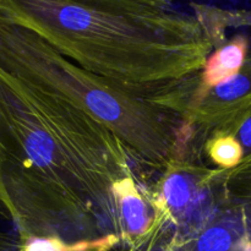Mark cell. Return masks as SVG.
Instances as JSON below:
<instances>
[{"mask_svg": "<svg viewBox=\"0 0 251 251\" xmlns=\"http://www.w3.org/2000/svg\"><path fill=\"white\" fill-rule=\"evenodd\" d=\"M112 136L85 112L0 65V186L20 237H46L53 189L114 215L112 188L125 171Z\"/></svg>", "mask_w": 251, "mask_h": 251, "instance_id": "obj_1", "label": "cell"}, {"mask_svg": "<svg viewBox=\"0 0 251 251\" xmlns=\"http://www.w3.org/2000/svg\"><path fill=\"white\" fill-rule=\"evenodd\" d=\"M196 7L193 15L163 0H0V17L145 98V85L174 80L205 63L212 42Z\"/></svg>", "mask_w": 251, "mask_h": 251, "instance_id": "obj_2", "label": "cell"}, {"mask_svg": "<svg viewBox=\"0 0 251 251\" xmlns=\"http://www.w3.org/2000/svg\"><path fill=\"white\" fill-rule=\"evenodd\" d=\"M0 65L85 112L145 161L166 162L173 135L153 105L77 68L38 34L1 17Z\"/></svg>", "mask_w": 251, "mask_h": 251, "instance_id": "obj_3", "label": "cell"}, {"mask_svg": "<svg viewBox=\"0 0 251 251\" xmlns=\"http://www.w3.org/2000/svg\"><path fill=\"white\" fill-rule=\"evenodd\" d=\"M245 55V43L234 42L216 51L215 55L206 63L205 82L208 86L220 85L227 78L237 75L243 65Z\"/></svg>", "mask_w": 251, "mask_h": 251, "instance_id": "obj_4", "label": "cell"}, {"mask_svg": "<svg viewBox=\"0 0 251 251\" xmlns=\"http://www.w3.org/2000/svg\"><path fill=\"white\" fill-rule=\"evenodd\" d=\"M120 199V212L124 217L127 234H141L146 230L147 216L144 201L136 193L124 190Z\"/></svg>", "mask_w": 251, "mask_h": 251, "instance_id": "obj_5", "label": "cell"}, {"mask_svg": "<svg viewBox=\"0 0 251 251\" xmlns=\"http://www.w3.org/2000/svg\"><path fill=\"white\" fill-rule=\"evenodd\" d=\"M88 243L66 244L56 238H29L20 242L19 251H86Z\"/></svg>", "mask_w": 251, "mask_h": 251, "instance_id": "obj_6", "label": "cell"}, {"mask_svg": "<svg viewBox=\"0 0 251 251\" xmlns=\"http://www.w3.org/2000/svg\"><path fill=\"white\" fill-rule=\"evenodd\" d=\"M164 196L168 205L173 207H181L190 200L191 185L183 176L174 174L166 181Z\"/></svg>", "mask_w": 251, "mask_h": 251, "instance_id": "obj_7", "label": "cell"}, {"mask_svg": "<svg viewBox=\"0 0 251 251\" xmlns=\"http://www.w3.org/2000/svg\"><path fill=\"white\" fill-rule=\"evenodd\" d=\"M212 156L218 164L234 166L239 162L242 149L237 141L227 137V139H222L216 142L212 149Z\"/></svg>", "mask_w": 251, "mask_h": 251, "instance_id": "obj_8", "label": "cell"}, {"mask_svg": "<svg viewBox=\"0 0 251 251\" xmlns=\"http://www.w3.org/2000/svg\"><path fill=\"white\" fill-rule=\"evenodd\" d=\"M249 90V78L244 75H234L221 82L216 88V92L223 100H234L244 96Z\"/></svg>", "mask_w": 251, "mask_h": 251, "instance_id": "obj_9", "label": "cell"}, {"mask_svg": "<svg viewBox=\"0 0 251 251\" xmlns=\"http://www.w3.org/2000/svg\"><path fill=\"white\" fill-rule=\"evenodd\" d=\"M2 213L0 211V221L2 220ZM20 242L15 239L11 234H7L4 230L0 229V251H19Z\"/></svg>", "mask_w": 251, "mask_h": 251, "instance_id": "obj_10", "label": "cell"}, {"mask_svg": "<svg viewBox=\"0 0 251 251\" xmlns=\"http://www.w3.org/2000/svg\"><path fill=\"white\" fill-rule=\"evenodd\" d=\"M240 137H242V141L244 142L245 146L251 147V119L248 120L240 130Z\"/></svg>", "mask_w": 251, "mask_h": 251, "instance_id": "obj_11", "label": "cell"}, {"mask_svg": "<svg viewBox=\"0 0 251 251\" xmlns=\"http://www.w3.org/2000/svg\"><path fill=\"white\" fill-rule=\"evenodd\" d=\"M163 1H169V2H174V0H163Z\"/></svg>", "mask_w": 251, "mask_h": 251, "instance_id": "obj_12", "label": "cell"}]
</instances>
